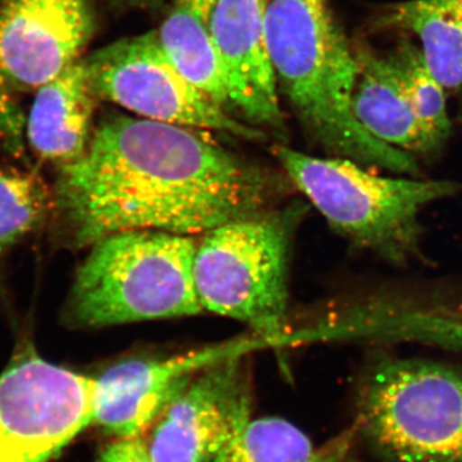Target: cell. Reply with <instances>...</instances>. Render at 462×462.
<instances>
[{"label":"cell","mask_w":462,"mask_h":462,"mask_svg":"<svg viewBox=\"0 0 462 462\" xmlns=\"http://www.w3.org/2000/svg\"><path fill=\"white\" fill-rule=\"evenodd\" d=\"M200 132L130 116L102 121L53 190L72 247L132 230L196 236L266 212L270 173Z\"/></svg>","instance_id":"1"},{"label":"cell","mask_w":462,"mask_h":462,"mask_svg":"<svg viewBox=\"0 0 462 462\" xmlns=\"http://www.w3.org/2000/svg\"><path fill=\"white\" fill-rule=\"evenodd\" d=\"M266 41L279 88L322 148L365 167L422 178L418 158L376 141L356 120L357 62L327 0H267Z\"/></svg>","instance_id":"2"},{"label":"cell","mask_w":462,"mask_h":462,"mask_svg":"<svg viewBox=\"0 0 462 462\" xmlns=\"http://www.w3.org/2000/svg\"><path fill=\"white\" fill-rule=\"evenodd\" d=\"M276 157L289 179L352 245L397 267L425 261L421 212L462 190L445 179L382 176L340 157H312L287 147Z\"/></svg>","instance_id":"3"},{"label":"cell","mask_w":462,"mask_h":462,"mask_svg":"<svg viewBox=\"0 0 462 462\" xmlns=\"http://www.w3.org/2000/svg\"><path fill=\"white\" fill-rule=\"evenodd\" d=\"M197 245L193 236L157 230L99 240L76 273L67 320L76 328H102L199 315Z\"/></svg>","instance_id":"4"},{"label":"cell","mask_w":462,"mask_h":462,"mask_svg":"<svg viewBox=\"0 0 462 462\" xmlns=\"http://www.w3.org/2000/svg\"><path fill=\"white\" fill-rule=\"evenodd\" d=\"M357 427L387 462H462V367L378 352L357 393Z\"/></svg>","instance_id":"5"},{"label":"cell","mask_w":462,"mask_h":462,"mask_svg":"<svg viewBox=\"0 0 462 462\" xmlns=\"http://www.w3.org/2000/svg\"><path fill=\"white\" fill-rule=\"evenodd\" d=\"M291 216L263 214L205 234L193 275L203 311L248 324L256 333L285 330Z\"/></svg>","instance_id":"6"},{"label":"cell","mask_w":462,"mask_h":462,"mask_svg":"<svg viewBox=\"0 0 462 462\" xmlns=\"http://www.w3.org/2000/svg\"><path fill=\"white\" fill-rule=\"evenodd\" d=\"M84 60L98 98L142 118L245 141L264 139L263 130L234 117L181 74L158 32L112 42Z\"/></svg>","instance_id":"7"},{"label":"cell","mask_w":462,"mask_h":462,"mask_svg":"<svg viewBox=\"0 0 462 462\" xmlns=\"http://www.w3.org/2000/svg\"><path fill=\"white\" fill-rule=\"evenodd\" d=\"M94 378L32 346L0 375V462H51L93 422Z\"/></svg>","instance_id":"8"},{"label":"cell","mask_w":462,"mask_h":462,"mask_svg":"<svg viewBox=\"0 0 462 462\" xmlns=\"http://www.w3.org/2000/svg\"><path fill=\"white\" fill-rule=\"evenodd\" d=\"M252 419L247 356L197 374L151 430L153 462H212Z\"/></svg>","instance_id":"9"},{"label":"cell","mask_w":462,"mask_h":462,"mask_svg":"<svg viewBox=\"0 0 462 462\" xmlns=\"http://www.w3.org/2000/svg\"><path fill=\"white\" fill-rule=\"evenodd\" d=\"M96 0H0V89L30 93L81 60Z\"/></svg>","instance_id":"10"},{"label":"cell","mask_w":462,"mask_h":462,"mask_svg":"<svg viewBox=\"0 0 462 462\" xmlns=\"http://www.w3.org/2000/svg\"><path fill=\"white\" fill-rule=\"evenodd\" d=\"M239 339L165 358H129L94 378L93 424L114 438L144 437L206 367L239 357Z\"/></svg>","instance_id":"11"},{"label":"cell","mask_w":462,"mask_h":462,"mask_svg":"<svg viewBox=\"0 0 462 462\" xmlns=\"http://www.w3.org/2000/svg\"><path fill=\"white\" fill-rule=\"evenodd\" d=\"M266 5L267 0H217L209 32L223 67L231 114L254 126L282 130L279 85L267 48Z\"/></svg>","instance_id":"12"},{"label":"cell","mask_w":462,"mask_h":462,"mask_svg":"<svg viewBox=\"0 0 462 462\" xmlns=\"http://www.w3.org/2000/svg\"><path fill=\"white\" fill-rule=\"evenodd\" d=\"M98 100L84 58L42 85L27 121L33 151L60 166L78 161L89 147Z\"/></svg>","instance_id":"13"},{"label":"cell","mask_w":462,"mask_h":462,"mask_svg":"<svg viewBox=\"0 0 462 462\" xmlns=\"http://www.w3.org/2000/svg\"><path fill=\"white\" fill-rule=\"evenodd\" d=\"M357 79L352 109L358 124L376 141L413 157L430 156L393 60L357 44Z\"/></svg>","instance_id":"14"},{"label":"cell","mask_w":462,"mask_h":462,"mask_svg":"<svg viewBox=\"0 0 462 462\" xmlns=\"http://www.w3.org/2000/svg\"><path fill=\"white\" fill-rule=\"evenodd\" d=\"M379 29L412 32L431 74L446 90L462 93V0H406L385 5Z\"/></svg>","instance_id":"15"},{"label":"cell","mask_w":462,"mask_h":462,"mask_svg":"<svg viewBox=\"0 0 462 462\" xmlns=\"http://www.w3.org/2000/svg\"><path fill=\"white\" fill-rule=\"evenodd\" d=\"M217 0H171L157 30L161 44L182 75L230 112L229 91L216 54L209 21Z\"/></svg>","instance_id":"16"},{"label":"cell","mask_w":462,"mask_h":462,"mask_svg":"<svg viewBox=\"0 0 462 462\" xmlns=\"http://www.w3.org/2000/svg\"><path fill=\"white\" fill-rule=\"evenodd\" d=\"M357 427L316 446L296 425L281 418L251 419L212 462H349Z\"/></svg>","instance_id":"17"},{"label":"cell","mask_w":462,"mask_h":462,"mask_svg":"<svg viewBox=\"0 0 462 462\" xmlns=\"http://www.w3.org/2000/svg\"><path fill=\"white\" fill-rule=\"evenodd\" d=\"M389 56L400 72L428 153L430 156L436 154L451 135L452 124L447 112L446 89L431 74L421 51L411 42H401Z\"/></svg>","instance_id":"18"},{"label":"cell","mask_w":462,"mask_h":462,"mask_svg":"<svg viewBox=\"0 0 462 462\" xmlns=\"http://www.w3.org/2000/svg\"><path fill=\"white\" fill-rule=\"evenodd\" d=\"M53 209V191L36 173L0 169V256L38 230Z\"/></svg>","instance_id":"19"},{"label":"cell","mask_w":462,"mask_h":462,"mask_svg":"<svg viewBox=\"0 0 462 462\" xmlns=\"http://www.w3.org/2000/svg\"><path fill=\"white\" fill-rule=\"evenodd\" d=\"M96 462H153L149 454L147 439L139 438H114L105 445Z\"/></svg>","instance_id":"20"},{"label":"cell","mask_w":462,"mask_h":462,"mask_svg":"<svg viewBox=\"0 0 462 462\" xmlns=\"http://www.w3.org/2000/svg\"><path fill=\"white\" fill-rule=\"evenodd\" d=\"M161 0H112V5L118 11L126 9H148L156 8Z\"/></svg>","instance_id":"21"}]
</instances>
